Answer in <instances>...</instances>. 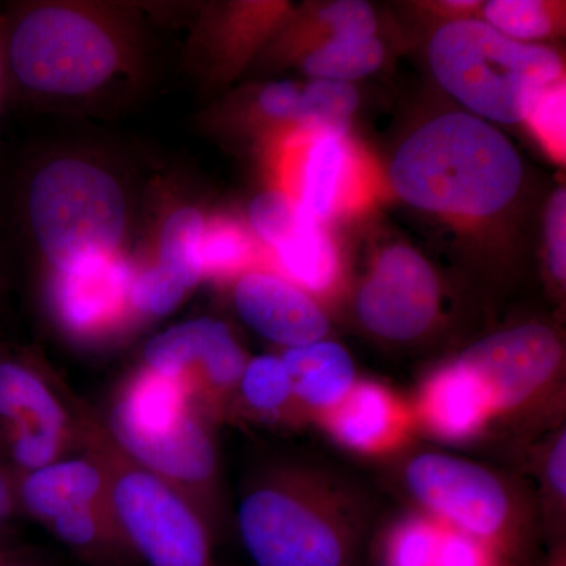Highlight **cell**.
<instances>
[{"label":"cell","mask_w":566,"mask_h":566,"mask_svg":"<svg viewBox=\"0 0 566 566\" xmlns=\"http://www.w3.org/2000/svg\"><path fill=\"white\" fill-rule=\"evenodd\" d=\"M237 523L255 566H359L363 505L318 469H263L244 488Z\"/></svg>","instance_id":"6da1fadb"},{"label":"cell","mask_w":566,"mask_h":566,"mask_svg":"<svg viewBox=\"0 0 566 566\" xmlns=\"http://www.w3.org/2000/svg\"><path fill=\"white\" fill-rule=\"evenodd\" d=\"M2 14L10 95L46 102L92 98L128 70L132 31L109 9L24 2Z\"/></svg>","instance_id":"7a4b0ae2"},{"label":"cell","mask_w":566,"mask_h":566,"mask_svg":"<svg viewBox=\"0 0 566 566\" xmlns=\"http://www.w3.org/2000/svg\"><path fill=\"white\" fill-rule=\"evenodd\" d=\"M523 166L510 142L472 115L434 118L401 145L390 182L406 202L446 214H494L512 202Z\"/></svg>","instance_id":"3957f363"},{"label":"cell","mask_w":566,"mask_h":566,"mask_svg":"<svg viewBox=\"0 0 566 566\" xmlns=\"http://www.w3.org/2000/svg\"><path fill=\"white\" fill-rule=\"evenodd\" d=\"M18 211L50 273L117 255L128 233V193L117 175L80 155L35 164L22 181Z\"/></svg>","instance_id":"277c9868"},{"label":"cell","mask_w":566,"mask_h":566,"mask_svg":"<svg viewBox=\"0 0 566 566\" xmlns=\"http://www.w3.org/2000/svg\"><path fill=\"white\" fill-rule=\"evenodd\" d=\"M84 455L98 465L118 526L150 566H218L210 528L177 491L129 457L106 420L46 368Z\"/></svg>","instance_id":"5b68a950"},{"label":"cell","mask_w":566,"mask_h":566,"mask_svg":"<svg viewBox=\"0 0 566 566\" xmlns=\"http://www.w3.org/2000/svg\"><path fill=\"white\" fill-rule=\"evenodd\" d=\"M428 55L436 80L450 95L502 123L526 120L539 93L562 73L556 52L509 39L482 21L439 29Z\"/></svg>","instance_id":"8992f818"},{"label":"cell","mask_w":566,"mask_h":566,"mask_svg":"<svg viewBox=\"0 0 566 566\" xmlns=\"http://www.w3.org/2000/svg\"><path fill=\"white\" fill-rule=\"evenodd\" d=\"M403 480L428 516L494 547L505 558L521 545L524 515L520 499L485 465L422 452L406 463Z\"/></svg>","instance_id":"52a82bcc"},{"label":"cell","mask_w":566,"mask_h":566,"mask_svg":"<svg viewBox=\"0 0 566 566\" xmlns=\"http://www.w3.org/2000/svg\"><path fill=\"white\" fill-rule=\"evenodd\" d=\"M17 494L20 512L39 521L81 556L102 564L134 556L112 509L106 480L87 457L17 474Z\"/></svg>","instance_id":"ba28073f"},{"label":"cell","mask_w":566,"mask_h":566,"mask_svg":"<svg viewBox=\"0 0 566 566\" xmlns=\"http://www.w3.org/2000/svg\"><path fill=\"white\" fill-rule=\"evenodd\" d=\"M77 444L69 409L39 360L0 352V460L14 474L57 463Z\"/></svg>","instance_id":"9c48e42d"},{"label":"cell","mask_w":566,"mask_h":566,"mask_svg":"<svg viewBox=\"0 0 566 566\" xmlns=\"http://www.w3.org/2000/svg\"><path fill=\"white\" fill-rule=\"evenodd\" d=\"M248 357L229 327L211 318L192 319L156 335L144 349V365L188 387L208 420L237 411L238 386Z\"/></svg>","instance_id":"30bf717a"},{"label":"cell","mask_w":566,"mask_h":566,"mask_svg":"<svg viewBox=\"0 0 566 566\" xmlns=\"http://www.w3.org/2000/svg\"><path fill=\"white\" fill-rule=\"evenodd\" d=\"M457 360L485 385L499 419L531 411L556 390L564 348L549 327L523 324L476 342Z\"/></svg>","instance_id":"8fae6325"},{"label":"cell","mask_w":566,"mask_h":566,"mask_svg":"<svg viewBox=\"0 0 566 566\" xmlns=\"http://www.w3.org/2000/svg\"><path fill=\"white\" fill-rule=\"evenodd\" d=\"M112 436L137 463L177 491L212 535L218 532L221 482L218 449L207 417L192 409L180 422L155 433Z\"/></svg>","instance_id":"7c38bea8"},{"label":"cell","mask_w":566,"mask_h":566,"mask_svg":"<svg viewBox=\"0 0 566 566\" xmlns=\"http://www.w3.org/2000/svg\"><path fill=\"white\" fill-rule=\"evenodd\" d=\"M439 312V283L422 255L395 245L387 249L356 296L365 329L392 342L420 337Z\"/></svg>","instance_id":"4fadbf2b"},{"label":"cell","mask_w":566,"mask_h":566,"mask_svg":"<svg viewBox=\"0 0 566 566\" xmlns=\"http://www.w3.org/2000/svg\"><path fill=\"white\" fill-rule=\"evenodd\" d=\"M133 266L122 253L48 279V304L70 337L93 344L120 334L137 316L132 304Z\"/></svg>","instance_id":"5bb4252c"},{"label":"cell","mask_w":566,"mask_h":566,"mask_svg":"<svg viewBox=\"0 0 566 566\" xmlns=\"http://www.w3.org/2000/svg\"><path fill=\"white\" fill-rule=\"evenodd\" d=\"M334 444L365 458L394 455L417 423L411 400L374 379H357L348 394L314 420Z\"/></svg>","instance_id":"9a60e30c"},{"label":"cell","mask_w":566,"mask_h":566,"mask_svg":"<svg viewBox=\"0 0 566 566\" xmlns=\"http://www.w3.org/2000/svg\"><path fill=\"white\" fill-rule=\"evenodd\" d=\"M411 403L417 430L446 444L475 441L497 420L485 385L458 360L428 375Z\"/></svg>","instance_id":"2e32d148"},{"label":"cell","mask_w":566,"mask_h":566,"mask_svg":"<svg viewBox=\"0 0 566 566\" xmlns=\"http://www.w3.org/2000/svg\"><path fill=\"white\" fill-rule=\"evenodd\" d=\"M234 305L256 334L286 349L324 340L329 331V319L314 297L275 274H244L234 286Z\"/></svg>","instance_id":"e0dca14e"},{"label":"cell","mask_w":566,"mask_h":566,"mask_svg":"<svg viewBox=\"0 0 566 566\" xmlns=\"http://www.w3.org/2000/svg\"><path fill=\"white\" fill-rule=\"evenodd\" d=\"M281 357L292 379L301 420H315L337 405L357 381L352 356L335 342L297 346L286 349Z\"/></svg>","instance_id":"ac0fdd59"},{"label":"cell","mask_w":566,"mask_h":566,"mask_svg":"<svg viewBox=\"0 0 566 566\" xmlns=\"http://www.w3.org/2000/svg\"><path fill=\"white\" fill-rule=\"evenodd\" d=\"M275 252L294 285L305 293H326L335 285L338 262L334 245L319 222L303 208L300 207V218L293 232Z\"/></svg>","instance_id":"d6986e66"},{"label":"cell","mask_w":566,"mask_h":566,"mask_svg":"<svg viewBox=\"0 0 566 566\" xmlns=\"http://www.w3.org/2000/svg\"><path fill=\"white\" fill-rule=\"evenodd\" d=\"M237 409L264 422H301L292 379L281 356L264 354L248 360L238 386Z\"/></svg>","instance_id":"ffe728a7"},{"label":"cell","mask_w":566,"mask_h":566,"mask_svg":"<svg viewBox=\"0 0 566 566\" xmlns=\"http://www.w3.org/2000/svg\"><path fill=\"white\" fill-rule=\"evenodd\" d=\"M346 166L348 153L342 139L315 137L305 161L303 193L297 202L315 221L322 222L334 211Z\"/></svg>","instance_id":"44dd1931"},{"label":"cell","mask_w":566,"mask_h":566,"mask_svg":"<svg viewBox=\"0 0 566 566\" xmlns=\"http://www.w3.org/2000/svg\"><path fill=\"white\" fill-rule=\"evenodd\" d=\"M205 219L196 208L174 211L159 237L158 263L191 292L203 277L202 241Z\"/></svg>","instance_id":"7402d4cb"},{"label":"cell","mask_w":566,"mask_h":566,"mask_svg":"<svg viewBox=\"0 0 566 566\" xmlns=\"http://www.w3.org/2000/svg\"><path fill=\"white\" fill-rule=\"evenodd\" d=\"M357 102L356 88L348 82L316 80L301 93L296 120L315 137L344 139Z\"/></svg>","instance_id":"603a6c76"},{"label":"cell","mask_w":566,"mask_h":566,"mask_svg":"<svg viewBox=\"0 0 566 566\" xmlns=\"http://www.w3.org/2000/svg\"><path fill=\"white\" fill-rule=\"evenodd\" d=\"M385 61L381 43L371 39L334 36L329 43L312 52L304 62L308 76L316 80L346 82L374 73Z\"/></svg>","instance_id":"cb8c5ba5"},{"label":"cell","mask_w":566,"mask_h":566,"mask_svg":"<svg viewBox=\"0 0 566 566\" xmlns=\"http://www.w3.org/2000/svg\"><path fill=\"white\" fill-rule=\"evenodd\" d=\"M253 248L241 227L230 221L205 223L202 241L203 275L227 277L251 264Z\"/></svg>","instance_id":"d4e9b609"},{"label":"cell","mask_w":566,"mask_h":566,"mask_svg":"<svg viewBox=\"0 0 566 566\" xmlns=\"http://www.w3.org/2000/svg\"><path fill=\"white\" fill-rule=\"evenodd\" d=\"M189 290L158 262L134 271L132 304L137 318L174 312Z\"/></svg>","instance_id":"484cf974"},{"label":"cell","mask_w":566,"mask_h":566,"mask_svg":"<svg viewBox=\"0 0 566 566\" xmlns=\"http://www.w3.org/2000/svg\"><path fill=\"white\" fill-rule=\"evenodd\" d=\"M485 14L491 28L515 41L542 39L551 31L546 7L535 0H493Z\"/></svg>","instance_id":"4316f807"},{"label":"cell","mask_w":566,"mask_h":566,"mask_svg":"<svg viewBox=\"0 0 566 566\" xmlns=\"http://www.w3.org/2000/svg\"><path fill=\"white\" fill-rule=\"evenodd\" d=\"M300 218V205L279 191L260 193L249 207V219L264 243L277 249L289 238Z\"/></svg>","instance_id":"83f0119b"},{"label":"cell","mask_w":566,"mask_h":566,"mask_svg":"<svg viewBox=\"0 0 566 566\" xmlns=\"http://www.w3.org/2000/svg\"><path fill=\"white\" fill-rule=\"evenodd\" d=\"M536 134L556 156L565 155V87L549 85L535 99L527 115Z\"/></svg>","instance_id":"f1b7e54d"},{"label":"cell","mask_w":566,"mask_h":566,"mask_svg":"<svg viewBox=\"0 0 566 566\" xmlns=\"http://www.w3.org/2000/svg\"><path fill=\"white\" fill-rule=\"evenodd\" d=\"M319 18L333 28L334 36L371 39L375 35L374 10L360 0H340L322 10Z\"/></svg>","instance_id":"f546056e"},{"label":"cell","mask_w":566,"mask_h":566,"mask_svg":"<svg viewBox=\"0 0 566 566\" xmlns=\"http://www.w3.org/2000/svg\"><path fill=\"white\" fill-rule=\"evenodd\" d=\"M543 488L546 501L556 513L565 512L566 502V431L562 428L543 455Z\"/></svg>","instance_id":"4dcf8cb0"},{"label":"cell","mask_w":566,"mask_h":566,"mask_svg":"<svg viewBox=\"0 0 566 566\" xmlns=\"http://www.w3.org/2000/svg\"><path fill=\"white\" fill-rule=\"evenodd\" d=\"M547 262L558 282L566 277V196L558 189L551 199L546 214Z\"/></svg>","instance_id":"1f68e13d"},{"label":"cell","mask_w":566,"mask_h":566,"mask_svg":"<svg viewBox=\"0 0 566 566\" xmlns=\"http://www.w3.org/2000/svg\"><path fill=\"white\" fill-rule=\"evenodd\" d=\"M301 92L292 82H275L260 93V107L264 114L279 120H296Z\"/></svg>","instance_id":"d6a6232c"},{"label":"cell","mask_w":566,"mask_h":566,"mask_svg":"<svg viewBox=\"0 0 566 566\" xmlns=\"http://www.w3.org/2000/svg\"><path fill=\"white\" fill-rule=\"evenodd\" d=\"M20 512L17 494V474L0 460V527Z\"/></svg>","instance_id":"836d02e7"},{"label":"cell","mask_w":566,"mask_h":566,"mask_svg":"<svg viewBox=\"0 0 566 566\" xmlns=\"http://www.w3.org/2000/svg\"><path fill=\"white\" fill-rule=\"evenodd\" d=\"M9 95V70H7L6 48H3V14L0 9V118H2L3 104Z\"/></svg>","instance_id":"e575fe53"},{"label":"cell","mask_w":566,"mask_h":566,"mask_svg":"<svg viewBox=\"0 0 566 566\" xmlns=\"http://www.w3.org/2000/svg\"><path fill=\"white\" fill-rule=\"evenodd\" d=\"M0 566H31L25 564L24 560H21L20 557L14 556V554L9 553V551L0 547Z\"/></svg>","instance_id":"d590c367"},{"label":"cell","mask_w":566,"mask_h":566,"mask_svg":"<svg viewBox=\"0 0 566 566\" xmlns=\"http://www.w3.org/2000/svg\"><path fill=\"white\" fill-rule=\"evenodd\" d=\"M545 566H566L565 547H557Z\"/></svg>","instance_id":"8d00e7d4"}]
</instances>
